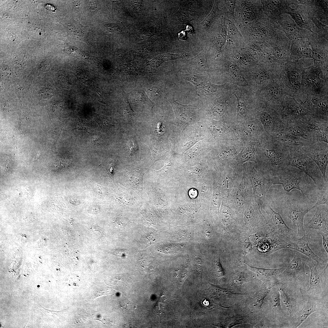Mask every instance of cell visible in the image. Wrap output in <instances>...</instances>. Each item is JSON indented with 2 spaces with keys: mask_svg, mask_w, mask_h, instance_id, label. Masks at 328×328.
I'll return each instance as SVG.
<instances>
[{
  "mask_svg": "<svg viewBox=\"0 0 328 328\" xmlns=\"http://www.w3.org/2000/svg\"><path fill=\"white\" fill-rule=\"evenodd\" d=\"M246 265L248 268L255 272L259 278L264 282H275L279 284V277L286 267L283 266L277 269H266L252 267Z\"/></svg>",
  "mask_w": 328,
  "mask_h": 328,
  "instance_id": "cell-21",
  "label": "cell"
},
{
  "mask_svg": "<svg viewBox=\"0 0 328 328\" xmlns=\"http://www.w3.org/2000/svg\"><path fill=\"white\" fill-rule=\"evenodd\" d=\"M89 128V127L86 123L82 122H79L76 123L74 129L84 130L86 131H87Z\"/></svg>",
  "mask_w": 328,
  "mask_h": 328,
  "instance_id": "cell-55",
  "label": "cell"
},
{
  "mask_svg": "<svg viewBox=\"0 0 328 328\" xmlns=\"http://www.w3.org/2000/svg\"><path fill=\"white\" fill-rule=\"evenodd\" d=\"M187 55L185 54L167 53L157 56L154 60V67H158L162 63L166 61L173 60L184 57Z\"/></svg>",
  "mask_w": 328,
  "mask_h": 328,
  "instance_id": "cell-31",
  "label": "cell"
},
{
  "mask_svg": "<svg viewBox=\"0 0 328 328\" xmlns=\"http://www.w3.org/2000/svg\"><path fill=\"white\" fill-rule=\"evenodd\" d=\"M268 304L278 327H288V322L282 311L280 303L278 284L272 287L268 295Z\"/></svg>",
  "mask_w": 328,
  "mask_h": 328,
  "instance_id": "cell-18",
  "label": "cell"
},
{
  "mask_svg": "<svg viewBox=\"0 0 328 328\" xmlns=\"http://www.w3.org/2000/svg\"><path fill=\"white\" fill-rule=\"evenodd\" d=\"M231 74L234 79L238 80H241L243 78L239 70L234 66L231 65L230 67Z\"/></svg>",
  "mask_w": 328,
  "mask_h": 328,
  "instance_id": "cell-48",
  "label": "cell"
},
{
  "mask_svg": "<svg viewBox=\"0 0 328 328\" xmlns=\"http://www.w3.org/2000/svg\"><path fill=\"white\" fill-rule=\"evenodd\" d=\"M275 138L289 146H304L311 145L314 143L292 134L285 128Z\"/></svg>",
  "mask_w": 328,
  "mask_h": 328,
  "instance_id": "cell-23",
  "label": "cell"
},
{
  "mask_svg": "<svg viewBox=\"0 0 328 328\" xmlns=\"http://www.w3.org/2000/svg\"><path fill=\"white\" fill-rule=\"evenodd\" d=\"M149 94L151 96V98L155 101L157 102L160 100L162 95V91L158 88L152 87L149 88Z\"/></svg>",
  "mask_w": 328,
  "mask_h": 328,
  "instance_id": "cell-41",
  "label": "cell"
},
{
  "mask_svg": "<svg viewBox=\"0 0 328 328\" xmlns=\"http://www.w3.org/2000/svg\"><path fill=\"white\" fill-rule=\"evenodd\" d=\"M234 153L231 151L223 150L219 152L216 155V158L220 161L224 160L232 157Z\"/></svg>",
  "mask_w": 328,
  "mask_h": 328,
  "instance_id": "cell-44",
  "label": "cell"
},
{
  "mask_svg": "<svg viewBox=\"0 0 328 328\" xmlns=\"http://www.w3.org/2000/svg\"><path fill=\"white\" fill-rule=\"evenodd\" d=\"M281 306L288 326L292 317L302 308L304 302L302 289L290 285L278 284Z\"/></svg>",
  "mask_w": 328,
  "mask_h": 328,
  "instance_id": "cell-6",
  "label": "cell"
},
{
  "mask_svg": "<svg viewBox=\"0 0 328 328\" xmlns=\"http://www.w3.org/2000/svg\"><path fill=\"white\" fill-rule=\"evenodd\" d=\"M268 77V74L266 71H261L256 74L255 77L256 82L258 84L263 85L266 82Z\"/></svg>",
  "mask_w": 328,
  "mask_h": 328,
  "instance_id": "cell-46",
  "label": "cell"
},
{
  "mask_svg": "<svg viewBox=\"0 0 328 328\" xmlns=\"http://www.w3.org/2000/svg\"><path fill=\"white\" fill-rule=\"evenodd\" d=\"M195 271L196 278L201 282L202 273V262L199 258H197L195 260Z\"/></svg>",
  "mask_w": 328,
  "mask_h": 328,
  "instance_id": "cell-43",
  "label": "cell"
},
{
  "mask_svg": "<svg viewBox=\"0 0 328 328\" xmlns=\"http://www.w3.org/2000/svg\"><path fill=\"white\" fill-rule=\"evenodd\" d=\"M247 276L244 274H240L234 280L235 282L238 285H241L247 280Z\"/></svg>",
  "mask_w": 328,
  "mask_h": 328,
  "instance_id": "cell-56",
  "label": "cell"
},
{
  "mask_svg": "<svg viewBox=\"0 0 328 328\" xmlns=\"http://www.w3.org/2000/svg\"><path fill=\"white\" fill-rule=\"evenodd\" d=\"M128 144L129 145V149L131 150L130 151V152H131V154L135 152L138 150V148L136 143L133 138H132L130 140Z\"/></svg>",
  "mask_w": 328,
  "mask_h": 328,
  "instance_id": "cell-54",
  "label": "cell"
},
{
  "mask_svg": "<svg viewBox=\"0 0 328 328\" xmlns=\"http://www.w3.org/2000/svg\"><path fill=\"white\" fill-rule=\"evenodd\" d=\"M124 97L125 103L126 113H127L128 115H131L135 116L134 112L132 109L130 107L128 97L126 94L125 95L124 94Z\"/></svg>",
  "mask_w": 328,
  "mask_h": 328,
  "instance_id": "cell-51",
  "label": "cell"
},
{
  "mask_svg": "<svg viewBox=\"0 0 328 328\" xmlns=\"http://www.w3.org/2000/svg\"><path fill=\"white\" fill-rule=\"evenodd\" d=\"M215 268L217 273L220 277H222L224 276V272L219 259H218L216 263Z\"/></svg>",
  "mask_w": 328,
  "mask_h": 328,
  "instance_id": "cell-52",
  "label": "cell"
},
{
  "mask_svg": "<svg viewBox=\"0 0 328 328\" xmlns=\"http://www.w3.org/2000/svg\"><path fill=\"white\" fill-rule=\"evenodd\" d=\"M271 202L265 200L262 206L265 209L269 220L275 230L281 237L290 242L295 240L296 232L285 224L280 214L275 211L270 207Z\"/></svg>",
  "mask_w": 328,
  "mask_h": 328,
  "instance_id": "cell-15",
  "label": "cell"
},
{
  "mask_svg": "<svg viewBox=\"0 0 328 328\" xmlns=\"http://www.w3.org/2000/svg\"><path fill=\"white\" fill-rule=\"evenodd\" d=\"M256 152V148H255V145L254 146L253 145L250 144L236 157L235 159L241 164L249 161L254 162L256 163L255 156Z\"/></svg>",
  "mask_w": 328,
  "mask_h": 328,
  "instance_id": "cell-28",
  "label": "cell"
},
{
  "mask_svg": "<svg viewBox=\"0 0 328 328\" xmlns=\"http://www.w3.org/2000/svg\"><path fill=\"white\" fill-rule=\"evenodd\" d=\"M304 302L302 309L289 320L288 327L296 328L299 326L314 312L324 308L325 299H319L305 295Z\"/></svg>",
  "mask_w": 328,
  "mask_h": 328,
  "instance_id": "cell-12",
  "label": "cell"
},
{
  "mask_svg": "<svg viewBox=\"0 0 328 328\" xmlns=\"http://www.w3.org/2000/svg\"><path fill=\"white\" fill-rule=\"evenodd\" d=\"M210 289L213 295L218 296L225 297L234 294L227 289L221 288L217 285L210 284Z\"/></svg>",
  "mask_w": 328,
  "mask_h": 328,
  "instance_id": "cell-35",
  "label": "cell"
},
{
  "mask_svg": "<svg viewBox=\"0 0 328 328\" xmlns=\"http://www.w3.org/2000/svg\"><path fill=\"white\" fill-rule=\"evenodd\" d=\"M297 206L298 210L292 209L289 213V217L296 224L297 227V236L301 237L305 234L303 220L305 215L311 210L310 209L302 211L297 203Z\"/></svg>",
  "mask_w": 328,
  "mask_h": 328,
  "instance_id": "cell-24",
  "label": "cell"
},
{
  "mask_svg": "<svg viewBox=\"0 0 328 328\" xmlns=\"http://www.w3.org/2000/svg\"><path fill=\"white\" fill-rule=\"evenodd\" d=\"M117 162L114 161H111L107 165L106 168V176L110 178L115 184L114 176L116 171Z\"/></svg>",
  "mask_w": 328,
  "mask_h": 328,
  "instance_id": "cell-40",
  "label": "cell"
},
{
  "mask_svg": "<svg viewBox=\"0 0 328 328\" xmlns=\"http://www.w3.org/2000/svg\"><path fill=\"white\" fill-rule=\"evenodd\" d=\"M104 28L108 31L112 32H116L119 31V27L115 24H109L104 26Z\"/></svg>",
  "mask_w": 328,
  "mask_h": 328,
  "instance_id": "cell-50",
  "label": "cell"
},
{
  "mask_svg": "<svg viewBox=\"0 0 328 328\" xmlns=\"http://www.w3.org/2000/svg\"><path fill=\"white\" fill-rule=\"evenodd\" d=\"M166 122L163 120L158 121L155 126V135L158 137H163L168 131V125Z\"/></svg>",
  "mask_w": 328,
  "mask_h": 328,
  "instance_id": "cell-34",
  "label": "cell"
},
{
  "mask_svg": "<svg viewBox=\"0 0 328 328\" xmlns=\"http://www.w3.org/2000/svg\"><path fill=\"white\" fill-rule=\"evenodd\" d=\"M308 257L296 253L279 277V284L293 285L303 290L309 288V278L305 270Z\"/></svg>",
  "mask_w": 328,
  "mask_h": 328,
  "instance_id": "cell-4",
  "label": "cell"
},
{
  "mask_svg": "<svg viewBox=\"0 0 328 328\" xmlns=\"http://www.w3.org/2000/svg\"><path fill=\"white\" fill-rule=\"evenodd\" d=\"M316 208L315 213L306 227L328 234V205H322Z\"/></svg>",
  "mask_w": 328,
  "mask_h": 328,
  "instance_id": "cell-19",
  "label": "cell"
},
{
  "mask_svg": "<svg viewBox=\"0 0 328 328\" xmlns=\"http://www.w3.org/2000/svg\"><path fill=\"white\" fill-rule=\"evenodd\" d=\"M300 120L312 130L328 132V121L315 118L312 115L306 116Z\"/></svg>",
  "mask_w": 328,
  "mask_h": 328,
  "instance_id": "cell-26",
  "label": "cell"
},
{
  "mask_svg": "<svg viewBox=\"0 0 328 328\" xmlns=\"http://www.w3.org/2000/svg\"><path fill=\"white\" fill-rule=\"evenodd\" d=\"M275 110L285 124L312 115L311 113L301 105L294 97L288 95H285L275 107Z\"/></svg>",
  "mask_w": 328,
  "mask_h": 328,
  "instance_id": "cell-10",
  "label": "cell"
},
{
  "mask_svg": "<svg viewBox=\"0 0 328 328\" xmlns=\"http://www.w3.org/2000/svg\"><path fill=\"white\" fill-rule=\"evenodd\" d=\"M312 50L311 48L307 46H302L300 48L298 51L299 57L312 58Z\"/></svg>",
  "mask_w": 328,
  "mask_h": 328,
  "instance_id": "cell-45",
  "label": "cell"
},
{
  "mask_svg": "<svg viewBox=\"0 0 328 328\" xmlns=\"http://www.w3.org/2000/svg\"><path fill=\"white\" fill-rule=\"evenodd\" d=\"M320 233L322 237L323 247L327 254H328V234H326L320 231Z\"/></svg>",
  "mask_w": 328,
  "mask_h": 328,
  "instance_id": "cell-53",
  "label": "cell"
},
{
  "mask_svg": "<svg viewBox=\"0 0 328 328\" xmlns=\"http://www.w3.org/2000/svg\"><path fill=\"white\" fill-rule=\"evenodd\" d=\"M143 174L138 169H135L128 173V178L130 184L134 187L143 189Z\"/></svg>",
  "mask_w": 328,
  "mask_h": 328,
  "instance_id": "cell-29",
  "label": "cell"
},
{
  "mask_svg": "<svg viewBox=\"0 0 328 328\" xmlns=\"http://www.w3.org/2000/svg\"><path fill=\"white\" fill-rule=\"evenodd\" d=\"M207 148V141L204 139L196 143L183 155L188 160L200 158L206 153Z\"/></svg>",
  "mask_w": 328,
  "mask_h": 328,
  "instance_id": "cell-25",
  "label": "cell"
},
{
  "mask_svg": "<svg viewBox=\"0 0 328 328\" xmlns=\"http://www.w3.org/2000/svg\"><path fill=\"white\" fill-rule=\"evenodd\" d=\"M135 98L137 101L143 103L144 104H150V102L147 96L144 91L142 89H138L135 94Z\"/></svg>",
  "mask_w": 328,
  "mask_h": 328,
  "instance_id": "cell-42",
  "label": "cell"
},
{
  "mask_svg": "<svg viewBox=\"0 0 328 328\" xmlns=\"http://www.w3.org/2000/svg\"><path fill=\"white\" fill-rule=\"evenodd\" d=\"M317 201L314 205L310 208L312 210L322 205H328V189L319 190L317 193Z\"/></svg>",
  "mask_w": 328,
  "mask_h": 328,
  "instance_id": "cell-33",
  "label": "cell"
},
{
  "mask_svg": "<svg viewBox=\"0 0 328 328\" xmlns=\"http://www.w3.org/2000/svg\"><path fill=\"white\" fill-rule=\"evenodd\" d=\"M199 121L186 127L176 138L170 139L171 149L183 155L198 142L205 139Z\"/></svg>",
  "mask_w": 328,
  "mask_h": 328,
  "instance_id": "cell-9",
  "label": "cell"
},
{
  "mask_svg": "<svg viewBox=\"0 0 328 328\" xmlns=\"http://www.w3.org/2000/svg\"><path fill=\"white\" fill-rule=\"evenodd\" d=\"M200 55L193 58V62L201 70L205 71H208L209 68L204 56Z\"/></svg>",
  "mask_w": 328,
  "mask_h": 328,
  "instance_id": "cell-39",
  "label": "cell"
},
{
  "mask_svg": "<svg viewBox=\"0 0 328 328\" xmlns=\"http://www.w3.org/2000/svg\"><path fill=\"white\" fill-rule=\"evenodd\" d=\"M253 197L251 183L244 172L241 182L231 191L229 197L234 208L244 209L246 204Z\"/></svg>",
  "mask_w": 328,
  "mask_h": 328,
  "instance_id": "cell-16",
  "label": "cell"
},
{
  "mask_svg": "<svg viewBox=\"0 0 328 328\" xmlns=\"http://www.w3.org/2000/svg\"><path fill=\"white\" fill-rule=\"evenodd\" d=\"M183 78L191 83L197 90L207 82L204 77L197 74H185Z\"/></svg>",
  "mask_w": 328,
  "mask_h": 328,
  "instance_id": "cell-30",
  "label": "cell"
},
{
  "mask_svg": "<svg viewBox=\"0 0 328 328\" xmlns=\"http://www.w3.org/2000/svg\"><path fill=\"white\" fill-rule=\"evenodd\" d=\"M295 99L313 117L328 121V94L318 96L301 93Z\"/></svg>",
  "mask_w": 328,
  "mask_h": 328,
  "instance_id": "cell-11",
  "label": "cell"
},
{
  "mask_svg": "<svg viewBox=\"0 0 328 328\" xmlns=\"http://www.w3.org/2000/svg\"><path fill=\"white\" fill-rule=\"evenodd\" d=\"M96 121L99 127L103 129L108 128L112 124L111 121L107 118L99 117L96 119Z\"/></svg>",
  "mask_w": 328,
  "mask_h": 328,
  "instance_id": "cell-47",
  "label": "cell"
},
{
  "mask_svg": "<svg viewBox=\"0 0 328 328\" xmlns=\"http://www.w3.org/2000/svg\"><path fill=\"white\" fill-rule=\"evenodd\" d=\"M307 155L316 164L325 179L327 181L326 173L328 163V144L316 142L313 144L302 146Z\"/></svg>",
  "mask_w": 328,
  "mask_h": 328,
  "instance_id": "cell-17",
  "label": "cell"
},
{
  "mask_svg": "<svg viewBox=\"0 0 328 328\" xmlns=\"http://www.w3.org/2000/svg\"><path fill=\"white\" fill-rule=\"evenodd\" d=\"M237 101V112L241 114H245L247 110V104L246 99L244 96L236 93L234 94Z\"/></svg>",
  "mask_w": 328,
  "mask_h": 328,
  "instance_id": "cell-37",
  "label": "cell"
},
{
  "mask_svg": "<svg viewBox=\"0 0 328 328\" xmlns=\"http://www.w3.org/2000/svg\"><path fill=\"white\" fill-rule=\"evenodd\" d=\"M93 187L95 191L99 195L101 196L104 195L105 193L104 188L99 185H95Z\"/></svg>",
  "mask_w": 328,
  "mask_h": 328,
  "instance_id": "cell-57",
  "label": "cell"
},
{
  "mask_svg": "<svg viewBox=\"0 0 328 328\" xmlns=\"http://www.w3.org/2000/svg\"><path fill=\"white\" fill-rule=\"evenodd\" d=\"M301 93L318 96L328 94V74L316 67L302 72Z\"/></svg>",
  "mask_w": 328,
  "mask_h": 328,
  "instance_id": "cell-7",
  "label": "cell"
},
{
  "mask_svg": "<svg viewBox=\"0 0 328 328\" xmlns=\"http://www.w3.org/2000/svg\"><path fill=\"white\" fill-rule=\"evenodd\" d=\"M309 237L305 234L301 237L296 239L288 243L287 248L291 249L302 253L316 263L323 265L327 264L320 257L315 253L309 245Z\"/></svg>",
  "mask_w": 328,
  "mask_h": 328,
  "instance_id": "cell-20",
  "label": "cell"
},
{
  "mask_svg": "<svg viewBox=\"0 0 328 328\" xmlns=\"http://www.w3.org/2000/svg\"><path fill=\"white\" fill-rule=\"evenodd\" d=\"M266 145L261 158L260 171L272 177L277 172L289 165L290 152L288 145L274 138Z\"/></svg>",
  "mask_w": 328,
  "mask_h": 328,
  "instance_id": "cell-1",
  "label": "cell"
},
{
  "mask_svg": "<svg viewBox=\"0 0 328 328\" xmlns=\"http://www.w3.org/2000/svg\"><path fill=\"white\" fill-rule=\"evenodd\" d=\"M285 126L292 134L314 142V131L307 128L300 119L285 124Z\"/></svg>",
  "mask_w": 328,
  "mask_h": 328,
  "instance_id": "cell-22",
  "label": "cell"
},
{
  "mask_svg": "<svg viewBox=\"0 0 328 328\" xmlns=\"http://www.w3.org/2000/svg\"><path fill=\"white\" fill-rule=\"evenodd\" d=\"M290 152L289 165L305 173L313 181L319 190L328 189L326 180L316 163L305 153L302 146H289Z\"/></svg>",
  "mask_w": 328,
  "mask_h": 328,
  "instance_id": "cell-2",
  "label": "cell"
},
{
  "mask_svg": "<svg viewBox=\"0 0 328 328\" xmlns=\"http://www.w3.org/2000/svg\"><path fill=\"white\" fill-rule=\"evenodd\" d=\"M303 71V70L289 67L278 74L287 95L295 97L300 93Z\"/></svg>",
  "mask_w": 328,
  "mask_h": 328,
  "instance_id": "cell-13",
  "label": "cell"
},
{
  "mask_svg": "<svg viewBox=\"0 0 328 328\" xmlns=\"http://www.w3.org/2000/svg\"><path fill=\"white\" fill-rule=\"evenodd\" d=\"M273 185H282L284 190L289 192L296 189L302 193L304 197L307 198L309 192L310 177L298 169L289 165L277 172L271 178Z\"/></svg>",
  "mask_w": 328,
  "mask_h": 328,
  "instance_id": "cell-3",
  "label": "cell"
},
{
  "mask_svg": "<svg viewBox=\"0 0 328 328\" xmlns=\"http://www.w3.org/2000/svg\"><path fill=\"white\" fill-rule=\"evenodd\" d=\"M226 107V104L223 101L217 102L212 108V112L213 115L217 117L221 116L224 114Z\"/></svg>",
  "mask_w": 328,
  "mask_h": 328,
  "instance_id": "cell-38",
  "label": "cell"
},
{
  "mask_svg": "<svg viewBox=\"0 0 328 328\" xmlns=\"http://www.w3.org/2000/svg\"><path fill=\"white\" fill-rule=\"evenodd\" d=\"M310 270L309 286L304 294L319 299L328 297V264L315 263L307 258L306 261Z\"/></svg>",
  "mask_w": 328,
  "mask_h": 328,
  "instance_id": "cell-5",
  "label": "cell"
},
{
  "mask_svg": "<svg viewBox=\"0 0 328 328\" xmlns=\"http://www.w3.org/2000/svg\"><path fill=\"white\" fill-rule=\"evenodd\" d=\"M278 283L275 282L265 283L259 289L254 296V306L260 309L264 300L273 287Z\"/></svg>",
  "mask_w": 328,
  "mask_h": 328,
  "instance_id": "cell-27",
  "label": "cell"
},
{
  "mask_svg": "<svg viewBox=\"0 0 328 328\" xmlns=\"http://www.w3.org/2000/svg\"><path fill=\"white\" fill-rule=\"evenodd\" d=\"M245 173L251 183L254 197L259 207L262 208L267 193L273 185L271 179L266 178L260 171L254 169Z\"/></svg>",
  "mask_w": 328,
  "mask_h": 328,
  "instance_id": "cell-14",
  "label": "cell"
},
{
  "mask_svg": "<svg viewBox=\"0 0 328 328\" xmlns=\"http://www.w3.org/2000/svg\"><path fill=\"white\" fill-rule=\"evenodd\" d=\"M174 111L176 125L181 133L188 126L195 124L202 118V112L196 104L184 105L173 98L168 99Z\"/></svg>",
  "mask_w": 328,
  "mask_h": 328,
  "instance_id": "cell-8",
  "label": "cell"
},
{
  "mask_svg": "<svg viewBox=\"0 0 328 328\" xmlns=\"http://www.w3.org/2000/svg\"><path fill=\"white\" fill-rule=\"evenodd\" d=\"M149 146L152 151V158L153 161H155L162 158L168 152L159 143L156 142Z\"/></svg>",
  "mask_w": 328,
  "mask_h": 328,
  "instance_id": "cell-32",
  "label": "cell"
},
{
  "mask_svg": "<svg viewBox=\"0 0 328 328\" xmlns=\"http://www.w3.org/2000/svg\"><path fill=\"white\" fill-rule=\"evenodd\" d=\"M219 87L207 82L197 90L204 95L210 96L216 92Z\"/></svg>",
  "mask_w": 328,
  "mask_h": 328,
  "instance_id": "cell-36",
  "label": "cell"
},
{
  "mask_svg": "<svg viewBox=\"0 0 328 328\" xmlns=\"http://www.w3.org/2000/svg\"><path fill=\"white\" fill-rule=\"evenodd\" d=\"M221 202V198L219 193L214 194L212 197L211 204L215 208H219Z\"/></svg>",
  "mask_w": 328,
  "mask_h": 328,
  "instance_id": "cell-49",
  "label": "cell"
}]
</instances>
